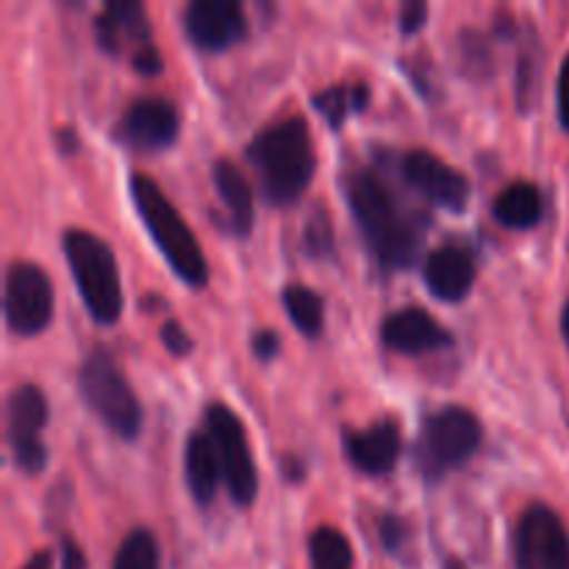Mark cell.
Here are the masks:
<instances>
[{"label":"cell","instance_id":"ac0fdd59","mask_svg":"<svg viewBox=\"0 0 569 569\" xmlns=\"http://www.w3.org/2000/svg\"><path fill=\"white\" fill-rule=\"evenodd\" d=\"M217 198L226 209V231L233 237H248L253 228V189L244 172L231 159H217L211 167Z\"/></svg>","mask_w":569,"mask_h":569},{"label":"cell","instance_id":"8992f818","mask_svg":"<svg viewBox=\"0 0 569 569\" xmlns=\"http://www.w3.org/2000/svg\"><path fill=\"white\" fill-rule=\"evenodd\" d=\"M78 389L89 409L120 439L131 442L142 431V406L106 348H94L78 370Z\"/></svg>","mask_w":569,"mask_h":569},{"label":"cell","instance_id":"30bf717a","mask_svg":"<svg viewBox=\"0 0 569 569\" xmlns=\"http://www.w3.org/2000/svg\"><path fill=\"white\" fill-rule=\"evenodd\" d=\"M517 569H569V533L550 506L533 503L515 528Z\"/></svg>","mask_w":569,"mask_h":569},{"label":"cell","instance_id":"3957f363","mask_svg":"<svg viewBox=\"0 0 569 569\" xmlns=\"http://www.w3.org/2000/svg\"><path fill=\"white\" fill-rule=\"evenodd\" d=\"M131 200L139 220L148 228L150 239L167 259V264L172 267V272L192 289H203L209 283V264H206L203 250H200L192 228L178 214L176 206L167 200L159 183L144 172H133Z\"/></svg>","mask_w":569,"mask_h":569},{"label":"cell","instance_id":"9c48e42d","mask_svg":"<svg viewBox=\"0 0 569 569\" xmlns=\"http://www.w3.org/2000/svg\"><path fill=\"white\" fill-rule=\"evenodd\" d=\"M48 398L33 383H20L6 403V437H9L14 465L26 476H39L48 467V448L39 433L48 426Z\"/></svg>","mask_w":569,"mask_h":569},{"label":"cell","instance_id":"8fae6325","mask_svg":"<svg viewBox=\"0 0 569 569\" xmlns=\"http://www.w3.org/2000/svg\"><path fill=\"white\" fill-rule=\"evenodd\" d=\"M400 170H403L406 183L417 189L422 198L431 200L433 206H442L445 211H453V214H461L470 206L472 189L465 172L450 167L431 150H409L400 161Z\"/></svg>","mask_w":569,"mask_h":569},{"label":"cell","instance_id":"ffe728a7","mask_svg":"<svg viewBox=\"0 0 569 569\" xmlns=\"http://www.w3.org/2000/svg\"><path fill=\"white\" fill-rule=\"evenodd\" d=\"M492 214L503 228L526 231V228L537 226L542 217V194L533 183L515 181L495 198Z\"/></svg>","mask_w":569,"mask_h":569},{"label":"cell","instance_id":"d6986e66","mask_svg":"<svg viewBox=\"0 0 569 569\" xmlns=\"http://www.w3.org/2000/svg\"><path fill=\"white\" fill-rule=\"evenodd\" d=\"M183 467H187V483L189 492L198 503H211L220 487V459H217L214 442H211L209 433L194 431L187 439V450H183Z\"/></svg>","mask_w":569,"mask_h":569},{"label":"cell","instance_id":"d590c367","mask_svg":"<svg viewBox=\"0 0 569 569\" xmlns=\"http://www.w3.org/2000/svg\"><path fill=\"white\" fill-rule=\"evenodd\" d=\"M561 331H565V339H567V345H569V300H567V306H565V317H561Z\"/></svg>","mask_w":569,"mask_h":569},{"label":"cell","instance_id":"484cf974","mask_svg":"<svg viewBox=\"0 0 569 569\" xmlns=\"http://www.w3.org/2000/svg\"><path fill=\"white\" fill-rule=\"evenodd\" d=\"M306 250H309L315 259H326L333 250V226L328 220V211L322 206H317L309 214V222H306V237H303Z\"/></svg>","mask_w":569,"mask_h":569},{"label":"cell","instance_id":"9a60e30c","mask_svg":"<svg viewBox=\"0 0 569 569\" xmlns=\"http://www.w3.org/2000/svg\"><path fill=\"white\" fill-rule=\"evenodd\" d=\"M381 339L389 350L406 356L433 353L453 345V333L420 306L398 309L381 322Z\"/></svg>","mask_w":569,"mask_h":569},{"label":"cell","instance_id":"4fadbf2b","mask_svg":"<svg viewBox=\"0 0 569 569\" xmlns=\"http://www.w3.org/2000/svg\"><path fill=\"white\" fill-rule=\"evenodd\" d=\"M183 31L198 50L220 53L248 33V20L237 0H192L183 11Z\"/></svg>","mask_w":569,"mask_h":569},{"label":"cell","instance_id":"4dcf8cb0","mask_svg":"<svg viewBox=\"0 0 569 569\" xmlns=\"http://www.w3.org/2000/svg\"><path fill=\"white\" fill-rule=\"evenodd\" d=\"M133 70L139 72V76H159L161 72V56L159 50H156V44H150V48H144L142 53H137L131 59Z\"/></svg>","mask_w":569,"mask_h":569},{"label":"cell","instance_id":"d6a6232c","mask_svg":"<svg viewBox=\"0 0 569 569\" xmlns=\"http://www.w3.org/2000/svg\"><path fill=\"white\" fill-rule=\"evenodd\" d=\"M61 569H87V556L70 537H61Z\"/></svg>","mask_w":569,"mask_h":569},{"label":"cell","instance_id":"f1b7e54d","mask_svg":"<svg viewBox=\"0 0 569 569\" xmlns=\"http://www.w3.org/2000/svg\"><path fill=\"white\" fill-rule=\"evenodd\" d=\"M426 20L428 3H422V0H409V3H403V9H400V31H403L406 37L420 31V28L426 26Z\"/></svg>","mask_w":569,"mask_h":569},{"label":"cell","instance_id":"44dd1931","mask_svg":"<svg viewBox=\"0 0 569 569\" xmlns=\"http://www.w3.org/2000/svg\"><path fill=\"white\" fill-rule=\"evenodd\" d=\"M281 300L289 320L295 322V328L303 337H320L322 326H326V303H322V298L315 289H309L306 283H287Z\"/></svg>","mask_w":569,"mask_h":569},{"label":"cell","instance_id":"603a6c76","mask_svg":"<svg viewBox=\"0 0 569 569\" xmlns=\"http://www.w3.org/2000/svg\"><path fill=\"white\" fill-rule=\"evenodd\" d=\"M311 569H353V548L337 528H317L309 539Z\"/></svg>","mask_w":569,"mask_h":569},{"label":"cell","instance_id":"83f0119b","mask_svg":"<svg viewBox=\"0 0 569 569\" xmlns=\"http://www.w3.org/2000/svg\"><path fill=\"white\" fill-rule=\"evenodd\" d=\"M378 531H381V542L387 545V550H400L406 539H409V528L395 515H383L378 520Z\"/></svg>","mask_w":569,"mask_h":569},{"label":"cell","instance_id":"4316f807","mask_svg":"<svg viewBox=\"0 0 569 569\" xmlns=\"http://www.w3.org/2000/svg\"><path fill=\"white\" fill-rule=\"evenodd\" d=\"M161 345H164V348L170 350L176 359H183V356L192 353V348H194L192 337L183 331V326L178 320H170L161 326Z\"/></svg>","mask_w":569,"mask_h":569},{"label":"cell","instance_id":"277c9868","mask_svg":"<svg viewBox=\"0 0 569 569\" xmlns=\"http://www.w3.org/2000/svg\"><path fill=\"white\" fill-rule=\"evenodd\" d=\"M61 248H64L67 264H70L89 317L100 326H114L122 315V283L114 250L103 239L81 228L64 231Z\"/></svg>","mask_w":569,"mask_h":569},{"label":"cell","instance_id":"5b68a950","mask_svg":"<svg viewBox=\"0 0 569 569\" xmlns=\"http://www.w3.org/2000/svg\"><path fill=\"white\" fill-rule=\"evenodd\" d=\"M481 422L461 406H445L422 422L420 439L415 445V465L426 481H442L448 472L476 456L481 448Z\"/></svg>","mask_w":569,"mask_h":569},{"label":"cell","instance_id":"d4e9b609","mask_svg":"<svg viewBox=\"0 0 569 569\" xmlns=\"http://www.w3.org/2000/svg\"><path fill=\"white\" fill-rule=\"evenodd\" d=\"M539 83H542V48L537 39H528L522 44L520 67H517V103L522 111H528L539 100Z\"/></svg>","mask_w":569,"mask_h":569},{"label":"cell","instance_id":"e0dca14e","mask_svg":"<svg viewBox=\"0 0 569 569\" xmlns=\"http://www.w3.org/2000/svg\"><path fill=\"white\" fill-rule=\"evenodd\" d=\"M422 276H426L428 289L433 298L445 300V303H459L472 292L476 283V261L465 248L456 244H445L428 253L426 264H422Z\"/></svg>","mask_w":569,"mask_h":569},{"label":"cell","instance_id":"836d02e7","mask_svg":"<svg viewBox=\"0 0 569 569\" xmlns=\"http://www.w3.org/2000/svg\"><path fill=\"white\" fill-rule=\"evenodd\" d=\"M22 569H53V553H50V550H39Z\"/></svg>","mask_w":569,"mask_h":569},{"label":"cell","instance_id":"cb8c5ba5","mask_svg":"<svg viewBox=\"0 0 569 569\" xmlns=\"http://www.w3.org/2000/svg\"><path fill=\"white\" fill-rule=\"evenodd\" d=\"M159 542L148 528H133L114 556V569H159Z\"/></svg>","mask_w":569,"mask_h":569},{"label":"cell","instance_id":"e575fe53","mask_svg":"<svg viewBox=\"0 0 569 569\" xmlns=\"http://www.w3.org/2000/svg\"><path fill=\"white\" fill-rule=\"evenodd\" d=\"M61 142H67V153H72V150H78V139H76V131H61L59 133Z\"/></svg>","mask_w":569,"mask_h":569},{"label":"cell","instance_id":"7a4b0ae2","mask_svg":"<svg viewBox=\"0 0 569 569\" xmlns=\"http://www.w3.org/2000/svg\"><path fill=\"white\" fill-rule=\"evenodd\" d=\"M248 159L272 206H289L309 189L317 170L315 142L303 117H287L253 137Z\"/></svg>","mask_w":569,"mask_h":569},{"label":"cell","instance_id":"f546056e","mask_svg":"<svg viewBox=\"0 0 569 569\" xmlns=\"http://www.w3.org/2000/svg\"><path fill=\"white\" fill-rule=\"evenodd\" d=\"M253 353L261 361H272L281 353V337L276 331H256L253 337Z\"/></svg>","mask_w":569,"mask_h":569},{"label":"cell","instance_id":"52a82bcc","mask_svg":"<svg viewBox=\"0 0 569 569\" xmlns=\"http://www.w3.org/2000/svg\"><path fill=\"white\" fill-rule=\"evenodd\" d=\"M203 422L206 433L214 442L228 495L237 506H250L259 492V476H256L253 450H250L242 420L226 403H209Z\"/></svg>","mask_w":569,"mask_h":569},{"label":"cell","instance_id":"7c38bea8","mask_svg":"<svg viewBox=\"0 0 569 569\" xmlns=\"http://www.w3.org/2000/svg\"><path fill=\"white\" fill-rule=\"evenodd\" d=\"M181 117L167 98H139L122 111L114 128V139L131 150L156 153L178 139Z\"/></svg>","mask_w":569,"mask_h":569},{"label":"cell","instance_id":"ba28073f","mask_svg":"<svg viewBox=\"0 0 569 569\" xmlns=\"http://www.w3.org/2000/svg\"><path fill=\"white\" fill-rule=\"evenodd\" d=\"M6 326L17 337H37L53 320V283L33 261H14L6 272Z\"/></svg>","mask_w":569,"mask_h":569},{"label":"cell","instance_id":"5bb4252c","mask_svg":"<svg viewBox=\"0 0 569 569\" xmlns=\"http://www.w3.org/2000/svg\"><path fill=\"white\" fill-rule=\"evenodd\" d=\"M94 42L103 53L122 56L142 53L150 48V22L144 6L137 0H114L106 3L103 11L94 17Z\"/></svg>","mask_w":569,"mask_h":569},{"label":"cell","instance_id":"1f68e13d","mask_svg":"<svg viewBox=\"0 0 569 569\" xmlns=\"http://www.w3.org/2000/svg\"><path fill=\"white\" fill-rule=\"evenodd\" d=\"M559 122L565 131H569V53L559 70Z\"/></svg>","mask_w":569,"mask_h":569},{"label":"cell","instance_id":"6da1fadb","mask_svg":"<svg viewBox=\"0 0 569 569\" xmlns=\"http://www.w3.org/2000/svg\"><path fill=\"white\" fill-rule=\"evenodd\" d=\"M345 200L359 222L367 244L389 270H406L420 253V228L400 214L392 189L370 167H359L345 176Z\"/></svg>","mask_w":569,"mask_h":569},{"label":"cell","instance_id":"2e32d148","mask_svg":"<svg viewBox=\"0 0 569 569\" xmlns=\"http://www.w3.org/2000/svg\"><path fill=\"white\" fill-rule=\"evenodd\" d=\"M400 428L392 420L372 422L365 431L345 433V453L350 465L367 476H387L395 470L400 459Z\"/></svg>","mask_w":569,"mask_h":569},{"label":"cell","instance_id":"7402d4cb","mask_svg":"<svg viewBox=\"0 0 569 569\" xmlns=\"http://www.w3.org/2000/svg\"><path fill=\"white\" fill-rule=\"evenodd\" d=\"M370 103V89L365 83L353 87H328L311 98V106L322 114V120L331 128H342L350 114H359Z\"/></svg>","mask_w":569,"mask_h":569}]
</instances>
